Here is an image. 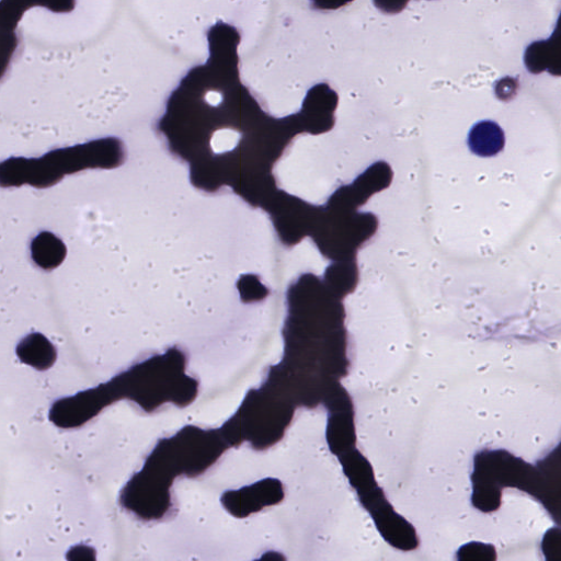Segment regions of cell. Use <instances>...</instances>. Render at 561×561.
Instances as JSON below:
<instances>
[{"mask_svg":"<svg viewBox=\"0 0 561 561\" xmlns=\"http://www.w3.org/2000/svg\"><path fill=\"white\" fill-rule=\"evenodd\" d=\"M360 500L372 514L377 529L389 544L402 551H412L418 547L415 529L389 505L381 488Z\"/></svg>","mask_w":561,"mask_h":561,"instance_id":"obj_1","label":"cell"},{"mask_svg":"<svg viewBox=\"0 0 561 561\" xmlns=\"http://www.w3.org/2000/svg\"><path fill=\"white\" fill-rule=\"evenodd\" d=\"M283 499L284 489L280 480L268 478L255 485L227 491L222 497V503L235 517L246 518L263 508L278 505Z\"/></svg>","mask_w":561,"mask_h":561,"instance_id":"obj_2","label":"cell"},{"mask_svg":"<svg viewBox=\"0 0 561 561\" xmlns=\"http://www.w3.org/2000/svg\"><path fill=\"white\" fill-rule=\"evenodd\" d=\"M468 146L478 156H495L505 146V134L495 122H479L469 132Z\"/></svg>","mask_w":561,"mask_h":561,"instance_id":"obj_3","label":"cell"},{"mask_svg":"<svg viewBox=\"0 0 561 561\" xmlns=\"http://www.w3.org/2000/svg\"><path fill=\"white\" fill-rule=\"evenodd\" d=\"M68 561H96L95 549L80 545L71 549L67 554Z\"/></svg>","mask_w":561,"mask_h":561,"instance_id":"obj_4","label":"cell"},{"mask_svg":"<svg viewBox=\"0 0 561 561\" xmlns=\"http://www.w3.org/2000/svg\"><path fill=\"white\" fill-rule=\"evenodd\" d=\"M255 561H286L285 557L277 552H269L263 555L260 559Z\"/></svg>","mask_w":561,"mask_h":561,"instance_id":"obj_5","label":"cell"}]
</instances>
